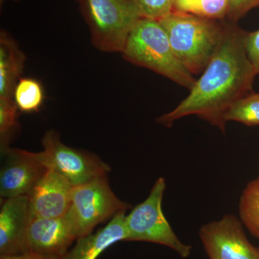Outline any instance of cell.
<instances>
[{
  "instance_id": "obj_7",
  "label": "cell",
  "mask_w": 259,
  "mask_h": 259,
  "mask_svg": "<svg viewBox=\"0 0 259 259\" xmlns=\"http://www.w3.org/2000/svg\"><path fill=\"white\" fill-rule=\"evenodd\" d=\"M42 145L44 151L37 153L42 164L60 174L74 187L97 177L107 176L111 170L96 155L65 145L60 135L54 130L44 134Z\"/></svg>"
},
{
  "instance_id": "obj_13",
  "label": "cell",
  "mask_w": 259,
  "mask_h": 259,
  "mask_svg": "<svg viewBox=\"0 0 259 259\" xmlns=\"http://www.w3.org/2000/svg\"><path fill=\"white\" fill-rule=\"evenodd\" d=\"M125 212L117 213L106 226L76 240L62 259H97L109 247L126 241Z\"/></svg>"
},
{
  "instance_id": "obj_9",
  "label": "cell",
  "mask_w": 259,
  "mask_h": 259,
  "mask_svg": "<svg viewBox=\"0 0 259 259\" xmlns=\"http://www.w3.org/2000/svg\"><path fill=\"white\" fill-rule=\"evenodd\" d=\"M5 161L0 171V197L28 195L48 170L37 153L11 148L2 153Z\"/></svg>"
},
{
  "instance_id": "obj_6",
  "label": "cell",
  "mask_w": 259,
  "mask_h": 259,
  "mask_svg": "<svg viewBox=\"0 0 259 259\" xmlns=\"http://www.w3.org/2000/svg\"><path fill=\"white\" fill-rule=\"evenodd\" d=\"M166 180L159 177L144 202L125 215L126 241L156 243L175 250L182 258L191 255L192 246L183 243L173 231L162 210Z\"/></svg>"
},
{
  "instance_id": "obj_17",
  "label": "cell",
  "mask_w": 259,
  "mask_h": 259,
  "mask_svg": "<svg viewBox=\"0 0 259 259\" xmlns=\"http://www.w3.org/2000/svg\"><path fill=\"white\" fill-rule=\"evenodd\" d=\"M226 122H241L247 126L259 125V93L252 92L233 104L225 115Z\"/></svg>"
},
{
  "instance_id": "obj_11",
  "label": "cell",
  "mask_w": 259,
  "mask_h": 259,
  "mask_svg": "<svg viewBox=\"0 0 259 259\" xmlns=\"http://www.w3.org/2000/svg\"><path fill=\"white\" fill-rule=\"evenodd\" d=\"M76 240L72 228L64 216L34 218L29 221L26 252L62 259Z\"/></svg>"
},
{
  "instance_id": "obj_10",
  "label": "cell",
  "mask_w": 259,
  "mask_h": 259,
  "mask_svg": "<svg viewBox=\"0 0 259 259\" xmlns=\"http://www.w3.org/2000/svg\"><path fill=\"white\" fill-rule=\"evenodd\" d=\"M73 189L67 179L48 168L28 195L30 219L64 217L71 204Z\"/></svg>"
},
{
  "instance_id": "obj_3",
  "label": "cell",
  "mask_w": 259,
  "mask_h": 259,
  "mask_svg": "<svg viewBox=\"0 0 259 259\" xmlns=\"http://www.w3.org/2000/svg\"><path fill=\"white\" fill-rule=\"evenodd\" d=\"M122 54L130 62L152 70L190 91L197 81L175 55L166 30L157 20L140 19Z\"/></svg>"
},
{
  "instance_id": "obj_8",
  "label": "cell",
  "mask_w": 259,
  "mask_h": 259,
  "mask_svg": "<svg viewBox=\"0 0 259 259\" xmlns=\"http://www.w3.org/2000/svg\"><path fill=\"white\" fill-rule=\"evenodd\" d=\"M199 236L209 259H259L258 247L250 243L233 214L204 225Z\"/></svg>"
},
{
  "instance_id": "obj_22",
  "label": "cell",
  "mask_w": 259,
  "mask_h": 259,
  "mask_svg": "<svg viewBox=\"0 0 259 259\" xmlns=\"http://www.w3.org/2000/svg\"><path fill=\"white\" fill-rule=\"evenodd\" d=\"M245 47L250 62L254 68L256 75H259V30L246 32Z\"/></svg>"
},
{
  "instance_id": "obj_19",
  "label": "cell",
  "mask_w": 259,
  "mask_h": 259,
  "mask_svg": "<svg viewBox=\"0 0 259 259\" xmlns=\"http://www.w3.org/2000/svg\"><path fill=\"white\" fill-rule=\"evenodd\" d=\"M228 10L229 0H195L186 13L222 20L228 16Z\"/></svg>"
},
{
  "instance_id": "obj_1",
  "label": "cell",
  "mask_w": 259,
  "mask_h": 259,
  "mask_svg": "<svg viewBox=\"0 0 259 259\" xmlns=\"http://www.w3.org/2000/svg\"><path fill=\"white\" fill-rule=\"evenodd\" d=\"M246 32L226 23L217 50L188 96L157 122L170 127L174 122L195 115L224 131L227 110L252 93L255 74L245 47Z\"/></svg>"
},
{
  "instance_id": "obj_4",
  "label": "cell",
  "mask_w": 259,
  "mask_h": 259,
  "mask_svg": "<svg viewBox=\"0 0 259 259\" xmlns=\"http://www.w3.org/2000/svg\"><path fill=\"white\" fill-rule=\"evenodd\" d=\"M92 42L104 52L122 53L130 33L142 18L128 0H78Z\"/></svg>"
},
{
  "instance_id": "obj_21",
  "label": "cell",
  "mask_w": 259,
  "mask_h": 259,
  "mask_svg": "<svg viewBox=\"0 0 259 259\" xmlns=\"http://www.w3.org/2000/svg\"><path fill=\"white\" fill-rule=\"evenodd\" d=\"M259 7V0H229V10L227 18L236 21L250 10Z\"/></svg>"
},
{
  "instance_id": "obj_16",
  "label": "cell",
  "mask_w": 259,
  "mask_h": 259,
  "mask_svg": "<svg viewBox=\"0 0 259 259\" xmlns=\"http://www.w3.org/2000/svg\"><path fill=\"white\" fill-rule=\"evenodd\" d=\"M242 223L255 238H259V177L246 186L240 199Z\"/></svg>"
},
{
  "instance_id": "obj_15",
  "label": "cell",
  "mask_w": 259,
  "mask_h": 259,
  "mask_svg": "<svg viewBox=\"0 0 259 259\" xmlns=\"http://www.w3.org/2000/svg\"><path fill=\"white\" fill-rule=\"evenodd\" d=\"M45 91L40 81L31 77H20L15 85L13 99L19 111L31 113L41 108Z\"/></svg>"
},
{
  "instance_id": "obj_24",
  "label": "cell",
  "mask_w": 259,
  "mask_h": 259,
  "mask_svg": "<svg viewBox=\"0 0 259 259\" xmlns=\"http://www.w3.org/2000/svg\"><path fill=\"white\" fill-rule=\"evenodd\" d=\"M195 0H175L173 11L187 13V10Z\"/></svg>"
},
{
  "instance_id": "obj_25",
  "label": "cell",
  "mask_w": 259,
  "mask_h": 259,
  "mask_svg": "<svg viewBox=\"0 0 259 259\" xmlns=\"http://www.w3.org/2000/svg\"><path fill=\"white\" fill-rule=\"evenodd\" d=\"M6 1H8V0H0V3H1V5H3ZM13 1H18V0H13Z\"/></svg>"
},
{
  "instance_id": "obj_2",
  "label": "cell",
  "mask_w": 259,
  "mask_h": 259,
  "mask_svg": "<svg viewBox=\"0 0 259 259\" xmlns=\"http://www.w3.org/2000/svg\"><path fill=\"white\" fill-rule=\"evenodd\" d=\"M158 21L186 69L192 74L203 72L221 42L226 23L178 11Z\"/></svg>"
},
{
  "instance_id": "obj_5",
  "label": "cell",
  "mask_w": 259,
  "mask_h": 259,
  "mask_svg": "<svg viewBox=\"0 0 259 259\" xmlns=\"http://www.w3.org/2000/svg\"><path fill=\"white\" fill-rule=\"evenodd\" d=\"M131 207L115 195L107 177L102 176L74 187L71 204L64 217L77 240L93 233L100 223Z\"/></svg>"
},
{
  "instance_id": "obj_20",
  "label": "cell",
  "mask_w": 259,
  "mask_h": 259,
  "mask_svg": "<svg viewBox=\"0 0 259 259\" xmlns=\"http://www.w3.org/2000/svg\"><path fill=\"white\" fill-rule=\"evenodd\" d=\"M142 18L159 20L174 10L175 0H128Z\"/></svg>"
},
{
  "instance_id": "obj_18",
  "label": "cell",
  "mask_w": 259,
  "mask_h": 259,
  "mask_svg": "<svg viewBox=\"0 0 259 259\" xmlns=\"http://www.w3.org/2000/svg\"><path fill=\"white\" fill-rule=\"evenodd\" d=\"M18 111L13 98L0 97V148L2 153L9 149L13 136L19 128Z\"/></svg>"
},
{
  "instance_id": "obj_23",
  "label": "cell",
  "mask_w": 259,
  "mask_h": 259,
  "mask_svg": "<svg viewBox=\"0 0 259 259\" xmlns=\"http://www.w3.org/2000/svg\"><path fill=\"white\" fill-rule=\"evenodd\" d=\"M0 259H58L51 258V257L46 256L37 253H20V254L0 255Z\"/></svg>"
},
{
  "instance_id": "obj_12",
  "label": "cell",
  "mask_w": 259,
  "mask_h": 259,
  "mask_svg": "<svg viewBox=\"0 0 259 259\" xmlns=\"http://www.w3.org/2000/svg\"><path fill=\"white\" fill-rule=\"evenodd\" d=\"M30 221L28 195L2 199L0 209V255L26 252Z\"/></svg>"
},
{
  "instance_id": "obj_14",
  "label": "cell",
  "mask_w": 259,
  "mask_h": 259,
  "mask_svg": "<svg viewBox=\"0 0 259 259\" xmlns=\"http://www.w3.org/2000/svg\"><path fill=\"white\" fill-rule=\"evenodd\" d=\"M26 59L9 34H0V97L13 98L15 85L23 74Z\"/></svg>"
}]
</instances>
